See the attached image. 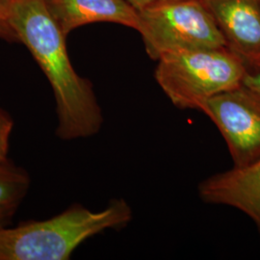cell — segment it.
I'll use <instances>...</instances> for the list:
<instances>
[{
    "instance_id": "obj_1",
    "label": "cell",
    "mask_w": 260,
    "mask_h": 260,
    "mask_svg": "<svg viewBox=\"0 0 260 260\" xmlns=\"http://www.w3.org/2000/svg\"><path fill=\"white\" fill-rule=\"evenodd\" d=\"M10 26L25 45L51 85L56 101V135L63 141L88 138L102 129V107L93 85L75 72L66 36L45 0H15Z\"/></svg>"
},
{
    "instance_id": "obj_2",
    "label": "cell",
    "mask_w": 260,
    "mask_h": 260,
    "mask_svg": "<svg viewBox=\"0 0 260 260\" xmlns=\"http://www.w3.org/2000/svg\"><path fill=\"white\" fill-rule=\"evenodd\" d=\"M124 199H114L100 211L80 205L44 221H28L0 230V260H67L83 242L132 221Z\"/></svg>"
},
{
    "instance_id": "obj_3",
    "label": "cell",
    "mask_w": 260,
    "mask_h": 260,
    "mask_svg": "<svg viewBox=\"0 0 260 260\" xmlns=\"http://www.w3.org/2000/svg\"><path fill=\"white\" fill-rule=\"evenodd\" d=\"M248 70L226 47L182 50L157 60L154 77L180 110L201 111L208 100L243 85Z\"/></svg>"
},
{
    "instance_id": "obj_4",
    "label": "cell",
    "mask_w": 260,
    "mask_h": 260,
    "mask_svg": "<svg viewBox=\"0 0 260 260\" xmlns=\"http://www.w3.org/2000/svg\"><path fill=\"white\" fill-rule=\"evenodd\" d=\"M138 12L136 30L154 61L176 51L226 47L222 32L202 0L155 1Z\"/></svg>"
},
{
    "instance_id": "obj_5",
    "label": "cell",
    "mask_w": 260,
    "mask_h": 260,
    "mask_svg": "<svg viewBox=\"0 0 260 260\" xmlns=\"http://www.w3.org/2000/svg\"><path fill=\"white\" fill-rule=\"evenodd\" d=\"M213 121L228 146L234 167L260 158V95L244 84L217 94L201 111Z\"/></svg>"
},
{
    "instance_id": "obj_6",
    "label": "cell",
    "mask_w": 260,
    "mask_h": 260,
    "mask_svg": "<svg viewBox=\"0 0 260 260\" xmlns=\"http://www.w3.org/2000/svg\"><path fill=\"white\" fill-rule=\"evenodd\" d=\"M222 32L226 47L249 74L260 73V0H202Z\"/></svg>"
},
{
    "instance_id": "obj_7",
    "label": "cell",
    "mask_w": 260,
    "mask_h": 260,
    "mask_svg": "<svg viewBox=\"0 0 260 260\" xmlns=\"http://www.w3.org/2000/svg\"><path fill=\"white\" fill-rule=\"evenodd\" d=\"M198 193L205 204L226 205L246 214L260 233V158L205 178Z\"/></svg>"
},
{
    "instance_id": "obj_8",
    "label": "cell",
    "mask_w": 260,
    "mask_h": 260,
    "mask_svg": "<svg viewBox=\"0 0 260 260\" xmlns=\"http://www.w3.org/2000/svg\"><path fill=\"white\" fill-rule=\"evenodd\" d=\"M66 36L93 22H114L137 29L139 12L125 0H45Z\"/></svg>"
},
{
    "instance_id": "obj_9",
    "label": "cell",
    "mask_w": 260,
    "mask_h": 260,
    "mask_svg": "<svg viewBox=\"0 0 260 260\" xmlns=\"http://www.w3.org/2000/svg\"><path fill=\"white\" fill-rule=\"evenodd\" d=\"M30 177L10 160L0 163V230L7 228L27 194Z\"/></svg>"
},
{
    "instance_id": "obj_10",
    "label": "cell",
    "mask_w": 260,
    "mask_h": 260,
    "mask_svg": "<svg viewBox=\"0 0 260 260\" xmlns=\"http://www.w3.org/2000/svg\"><path fill=\"white\" fill-rule=\"evenodd\" d=\"M14 121L8 112L0 108V163L8 159L9 139Z\"/></svg>"
},
{
    "instance_id": "obj_11",
    "label": "cell",
    "mask_w": 260,
    "mask_h": 260,
    "mask_svg": "<svg viewBox=\"0 0 260 260\" xmlns=\"http://www.w3.org/2000/svg\"><path fill=\"white\" fill-rule=\"evenodd\" d=\"M15 0H0V38L7 41H17L10 26V12Z\"/></svg>"
},
{
    "instance_id": "obj_12",
    "label": "cell",
    "mask_w": 260,
    "mask_h": 260,
    "mask_svg": "<svg viewBox=\"0 0 260 260\" xmlns=\"http://www.w3.org/2000/svg\"><path fill=\"white\" fill-rule=\"evenodd\" d=\"M243 84L260 95V73L259 74L248 73L244 78Z\"/></svg>"
},
{
    "instance_id": "obj_13",
    "label": "cell",
    "mask_w": 260,
    "mask_h": 260,
    "mask_svg": "<svg viewBox=\"0 0 260 260\" xmlns=\"http://www.w3.org/2000/svg\"><path fill=\"white\" fill-rule=\"evenodd\" d=\"M126 2H128L130 5H132L136 10L143 9L147 6H149L150 4L154 3L157 0H125Z\"/></svg>"
},
{
    "instance_id": "obj_14",
    "label": "cell",
    "mask_w": 260,
    "mask_h": 260,
    "mask_svg": "<svg viewBox=\"0 0 260 260\" xmlns=\"http://www.w3.org/2000/svg\"><path fill=\"white\" fill-rule=\"evenodd\" d=\"M157 1H172V0H157Z\"/></svg>"
}]
</instances>
